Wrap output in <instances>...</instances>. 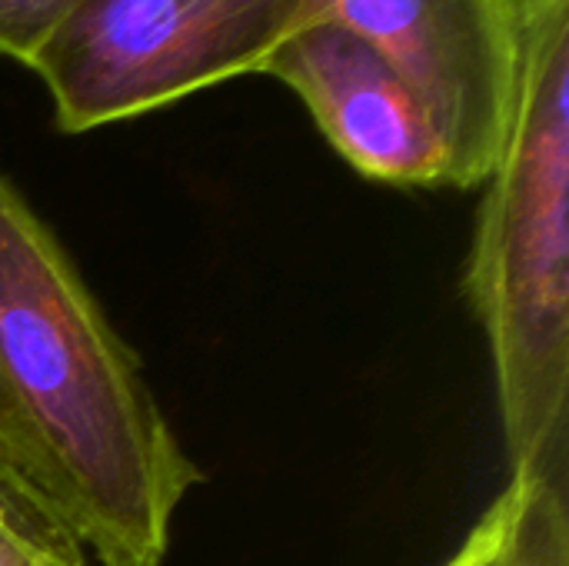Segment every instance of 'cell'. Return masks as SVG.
I'll return each instance as SVG.
<instances>
[{
  "mask_svg": "<svg viewBox=\"0 0 569 566\" xmlns=\"http://www.w3.org/2000/svg\"><path fill=\"white\" fill-rule=\"evenodd\" d=\"M443 566H569V490L510 480Z\"/></svg>",
  "mask_w": 569,
  "mask_h": 566,
  "instance_id": "6",
  "label": "cell"
},
{
  "mask_svg": "<svg viewBox=\"0 0 569 566\" xmlns=\"http://www.w3.org/2000/svg\"><path fill=\"white\" fill-rule=\"evenodd\" d=\"M83 0H0V57L27 63Z\"/></svg>",
  "mask_w": 569,
  "mask_h": 566,
  "instance_id": "8",
  "label": "cell"
},
{
  "mask_svg": "<svg viewBox=\"0 0 569 566\" xmlns=\"http://www.w3.org/2000/svg\"><path fill=\"white\" fill-rule=\"evenodd\" d=\"M533 0H310L373 43L420 97L447 160V187H483L510 133Z\"/></svg>",
  "mask_w": 569,
  "mask_h": 566,
  "instance_id": "4",
  "label": "cell"
},
{
  "mask_svg": "<svg viewBox=\"0 0 569 566\" xmlns=\"http://www.w3.org/2000/svg\"><path fill=\"white\" fill-rule=\"evenodd\" d=\"M310 0H83L23 63L63 133L180 103L243 73L307 20Z\"/></svg>",
  "mask_w": 569,
  "mask_h": 566,
  "instance_id": "3",
  "label": "cell"
},
{
  "mask_svg": "<svg viewBox=\"0 0 569 566\" xmlns=\"http://www.w3.org/2000/svg\"><path fill=\"white\" fill-rule=\"evenodd\" d=\"M510 480L569 490V0H533L517 107L463 264Z\"/></svg>",
  "mask_w": 569,
  "mask_h": 566,
  "instance_id": "2",
  "label": "cell"
},
{
  "mask_svg": "<svg viewBox=\"0 0 569 566\" xmlns=\"http://www.w3.org/2000/svg\"><path fill=\"white\" fill-rule=\"evenodd\" d=\"M0 467L100 566H160L197 464L63 240L0 170Z\"/></svg>",
  "mask_w": 569,
  "mask_h": 566,
  "instance_id": "1",
  "label": "cell"
},
{
  "mask_svg": "<svg viewBox=\"0 0 569 566\" xmlns=\"http://www.w3.org/2000/svg\"><path fill=\"white\" fill-rule=\"evenodd\" d=\"M310 110L327 143L367 180L437 190L447 160L420 97L363 37L333 20H303L267 60Z\"/></svg>",
  "mask_w": 569,
  "mask_h": 566,
  "instance_id": "5",
  "label": "cell"
},
{
  "mask_svg": "<svg viewBox=\"0 0 569 566\" xmlns=\"http://www.w3.org/2000/svg\"><path fill=\"white\" fill-rule=\"evenodd\" d=\"M0 566H90L77 534L0 467Z\"/></svg>",
  "mask_w": 569,
  "mask_h": 566,
  "instance_id": "7",
  "label": "cell"
}]
</instances>
